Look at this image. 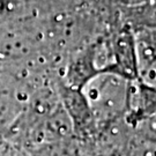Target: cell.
I'll return each instance as SVG.
<instances>
[{
    "label": "cell",
    "mask_w": 156,
    "mask_h": 156,
    "mask_svg": "<svg viewBox=\"0 0 156 156\" xmlns=\"http://www.w3.org/2000/svg\"><path fill=\"white\" fill-rule=\"evenodd\" d=\"M132 86L133 81L108 72L97 74L84 86L82 91L93 111L97 128L125 118Z\"/></svg>",
    "instance_id": "cell-1"
},
{
    "label": "cell",
    "mask_w": 156,
    "mask_h": 156,
    "mask_svg": "<svg viewBox=\"0 0 156 156\" xmlns=\"http://www.w3.org/2000/svg\"><path fill=\"white\" fill-rule=\"evenodd\" d=\"M55 88L62 109L72 123L73 134L80 139H93L97 132V125L83 91L65 86L60 78L55 82Z\"/></svg>",
    "instance_id": "cell-2"
},
{
    "label": "cell",
    "mask_w": 156,
    "mask_h": 156,
    "mask_svg": "<svg viewBox=\"0 0 156 156\" xmlns=\"http://www.w3.org/2000/svg\"><path fill=\"white\" fill-rule=\"evenodd\" d=\"M111 65L108 73L134 81L139 79L138 59L135 50L134 34L126 24L119 22L108 31Z\"/></svg>",
    "instance_id": "cell-3"
},
{
    "label": "cell",
    "mask_w": 156,
    "mask_h": 156,
    "mask_svg": "<svg viewBox=\"0 0 156 156\" xmlns=\"http://www.w3.org/2000/svg\"><path fill=\"white\" fill-rule=\"evenodd\" d=\"M100 73L95 57L94 41H91L67 56L60 73V81L67 87L82 90Z\"/></svg>",
    "instance_id": "cell-4"
},
{
    "label": "cell",
    "mask_w": 156,
    "mask_h": 156,
    "mask_svg": "<svg viewBox=\"0 0 156 156\" xmlns=\"http://www.w3.org/2000/svg\"><path fill=\"white\" fill-rule=\"evenodd\" d=\"M138 59L139 80L155 87V28H142L133 31Z\"/></svg>",
    "instance_id": "cell-5"
},
{
    "label": "cell",
    "mask_w": 156,
    "mask_h": 156,
    "mask_svg": "<svg viewBox=\"0 0 156 156\" xmlns=\"http://www.w3.org/2000/svg\"><path fill=\"white\" fill-rule=\"evenodd\" d=\"M110 1L117 7H135V6L146 5L149 2H155V0H110Z\"/></svg>",
    "instance_id": "cell-6"
},
{
    "label": "cell",
    "mask_w": 156,
    "mask_h": 156,
    "mask_svg": "<svg viewBox=\"0 0 156 156\" xmlns=\"http://www.w3.org/2000/svg\"><path fill=\"white\" fill-rule=\"evenodd\" d=\"M81 1H82V5L84 6L95 7V6H98L100 4H102L104 0H81Z\"/></svg>",
    "instance_id": "cell-7"
}]
</instances>
